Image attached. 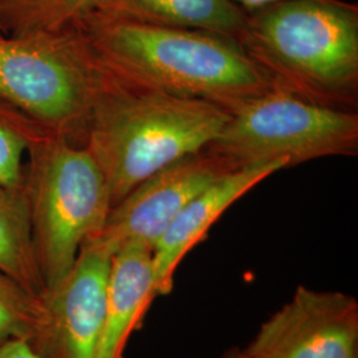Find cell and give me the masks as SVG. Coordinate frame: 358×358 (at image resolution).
I'll return each mask as SVG.
<instances>
[{"mask_svg":"<svg viewBox=\"0 0 358 358\" xmlns=\"http://www.w3.org/2000/svg\"><path fill=\"white\" fill-rule=\"evenodd\" d=\"M0 271L38 294L44 285L35 260L26 196L0 185Z\"/></svg>","mask_w":358,"mask_h":358,"instance_id":"obj_13","label":"cell"},{"mask_svg":"<svg viewBox=\"0 0 358 358\" xmlns=\"http://www.w3.org/2000/svg\"><path fill=\"white\" fill-rule=\"evenodd\" d=\"M112 256L103 244L87 241L64 278L40 292L43 321L27 341L38 358H96Z\"/></svg>","mask_w":358,"mask_h":358,"instance_id":"obj_7","label":"cell"},{"mask_svg":"<svg viewBox=\"0 0 358 358\" xmlns=\"http://www.w3.org/2000/svg\"><path fill=\"white\" fill-rule=\"evenodd\" d=\"M236 6H239L245 13H252L262 7H266L279 0H232Z\"/></svg>","mask_w":358,"mask_h":358,"instance_id":"obj_18","label":"cell"},{"mask_svg":"<svg viewBox=\"0 0 358 358\" xmlns=\"http://www.w3.org/2000/svg\"><path fill=\"white\" fill-rule=\"evenodd\" d=\"M358 115L273 90L231 112L207 149L235 167L282 161L287 167L331 155H355Z\"/></svg>","mask_w":358,"mask_h":358,"instance_id":"obj_6","label":"cell"},{"mask_svg":"<svg viewBox=\"0 0 358 358\" xmlns=\"http://www.w3.org/2000/svg\"><path fill=\"white\" fill-rule=\"evenodd\" d=\"M234 165L206 148L167 165L142 180L115 203L96 241L113 254L125 244H141L153 251L173 220L208 185Z\"/></svg>","mask_w":358,"mask_h":358,"instance_id":"obj_8","label":"cell"},{"mask_svg":"<svg viewBox=\"0 0 358 358\" xmlns=\"http://www.w3.org/2000/svg\"><path fill=\"white\" fill-rule=\"evenodd\" d=\"M154 299L153 251L141 244L120 247L112 256L96 358H124L130 336L141 328Z\"/></svg>","mask_w":358,"mask_h":358,"instance_id":"obj_11","label":"cell"},{"mask_svg":"<svg viewBox=\"0 0 358 358\" xmlns=\"http://www.w3.org/2000/svg\"><path fill=\"white\" fill-rule=\"evenodd\" d=\"M96 13L155 26L203 31L241 45L248 17L232 0H100Z\"/></svg>","mask_w":358,"mask_h":358,"instance_id":"obj_12","label":"cell"},{"mask_svg":"<svg viewBox=\"0 0 358 358\" xmlns=\"http://www.w3.org/2000/svg\"><path fill=\"white\" fill-rule=\"evenodd\" d=\"M100 0H0V24L7 35L62 31L96 11Z\"/></svg>","mask_w":358,"mask_h":358,"instance_id":"obj_14","label":"cell"},{"mask_svg":"<svg viewBox=\"0 0 358 358\" xmlns=\"http://www.w3.org/2000/svg\"><path fill=\"white\" fill-rule=\"evenodd\" d=\"M99 64L130 84L202 100L234 112L278 90L232 40L92 13L78 24Z\"/></svg>","mask_w":358,"mask_h":358,"instance_id":"obj_1","label":"cell"},{"mask_svg":"<svg viewBox=\"0 0 358 358\" xmlns=\"http://www.w3.org/2000/svg\"><path fill=\"white\" fill-rule=\"evenodd\" d=\"M282 161L257 162L232 169L199 192L173 220L153 248L154 296H167L182 260L205 241L219 217L262 180L285 169Z\"/></svg>","mask_w":358,"mask_h":358,"instance_id":"obj_10","label":"cell"},{"mask_svg":"<svg viewBox=\"0 0 358 358\" xmlns=\"http://www.w3.org/2000/svg\"><path fill=\"white\" fill-rule=\"evenodd\" d=\"M219 358H250L247 356V353L244 352V349L242 348H238V346H232L230 349L224 350L223 355Z\"/></svg>","mask_w":358,"mask_h":358,"instance_id":"obj_19","label":"cell"},{"mask_svg":"<svg viewBox=\"0 0 358 358\" xmlns=\"http://www.w3.org/2000/svg\"><path fill=\"white\" fill-rule=\"evenodd\" d=\"M244 51L278 90L345 109L358 84V8L338 0H279L247 13Z\"/></svg>","mask_w":358,"mask_h":358,"instance_id":"obj_3","label":"cell"},{"mask_svg":"<svg viewBox=\"0 0 358 358\" xmlns=\"http://www.w3.org/2000/svg\"><path fill=\"white\" fill-rule=\"evenodd\" d=\"M48 134L51 131L0 100V185L22 189L27 154Z\"/></svg>","mask_w":358,"mask_h":358,"instance_id":"obj_15","label":"cell"},{"mask_svg":"<svg viewBox=\"0 0 358 358\" xmlns=\"http://www.w3.org/2000/svg\"><path fill=\"white\" fill-rule=\"evenodd\" d=\"M230 115L215 103L130 84L103 69L85 146L103 170L112 207L158 170L205 150Z\"/></svg>","mask_w":358,"mask_h":358,"instance_id":"obj_2","label":"cell"},{"mask_svg":"<svg viewBox=\"0 0 358 358\" xmlns=\"http://www.w3.org/2000/svg\"><path fill=\"white\" fill-rule=\"evenodd\" d=\"M0 35H4V31H3V27L0 24Z\"/></svg>","mask_w":358,"mask_h":358,"instance_id":"obj_20","label":"cell"},{"mask_svg":"<svg viewBox=\"0 0 358 358\" xmlns=\"http://www.w3.org/2000/svg\"><path fill=\"white\" fill-rule=\"evenodd\" d=\"M43 321L40 294L0 271V345L10 340H31Z\"/></svg>","mask_w":358,"mask_h":358,"instance_id":"obj_16","label":"cell"},{"mask_svg":"<svg viewBox=\"0 0 358 358\" xmlns=\"http://www.w3.org/2000/svg\"><path fill=\"white\" fill-rule=\"evenodd\" d=\"M244 352L250 358H358L357 299L299 285Z\"/></svg>","mask_w":358,"mask_h":358,"instance_id":"obj_9","label":"cell"},{"mask_svg":"<svg viewBox=\"0 0 358 358\" xmlns=\"http://www.w3.org/2000/svg\"><path fill=\"white\" fill-rule=\"evenodd\" d=\"M22 190L44 288L63 279L112 208L101 167L85 145L48 134L27 154Z\"/></svg>","mask_w":358,"mask_h":358,"instance_id":"obj_4","label":"cell"},{"mask_svg":"<svg viewBox=\"0 0 358 358\" xmlns=\"http://www.w3.org/2000/svg\"><path fill=\"white\" fill-rule=\"evenodd\" d=\"M103 76L78 26L0 35V100L68 141L85 145Z\"/></svg>","mask_w":358,"mask_h":358,"instance_id":"obj_5","label":"cell"},{"mask_svg":"<svg viewBox=\"0 0 358 358\" xmlns=\"http://www.w3.org/2000/svg\"><path fill=\"white\" fill-rule=\"evenodd\" d=\"M0 358H38L27 340H10L0 345Z\"/></svg>","mask_w":358,"mask_h":358,"instance_id":"obj_17","label":"cell"}]
</instances>
